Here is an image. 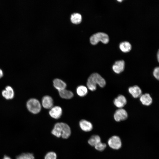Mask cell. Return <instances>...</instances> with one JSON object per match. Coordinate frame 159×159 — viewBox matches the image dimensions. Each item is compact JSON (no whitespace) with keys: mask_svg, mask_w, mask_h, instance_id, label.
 Wrapping results in <instances>:
<instances>
[{"mask_svg":"<svg viewBox=\"0 0 159 159\" xmlns=\"http://www.w3.org/2000/svg\"><path fill=\"white\" fill-rule=\"evenodd\" d=\"M3 159H11L10 157H9L7 156L4 155Z\"/></svg>","mask_w":159,"mask_h":159,"instance_id":"obj_28","label":"cell"},{"mask_svg":"<svg viewBox=\"0 0 159 159\" xmlns=\"http://www.w3.org/2000/svg\"><path fill=\"white\" fill-rule=\"evenodd\" d=\"M50 116L55 119H58L60 117L62 114V108L59 106L53 107L49 112Z\"/></svg>","mask_w":159,"mask_h":159,"instance_id":"obj_7","label":"cell"},{"mask_svg":"<svg viewBox=\"0 0 159 159\" xmlns=\"http://www.w3.org/2000/svg\"><path fill=\"white\" fill-rule=\"evenodd\" d=\"M54 87L58 91L65 89L67 86L66 83L64 81L59 79H55L53 81Z\"/></svg>","mask_w":159,"mask_h":159,"instance_id":"obj_15","label":"cell"},{"mask_svg":"<svg viewBox=\"0 0 159 159\" xmlns=\"http://www.w3.org/2000/svg\"><path fill=\"white\" fill-rule=\"evenodd\" d=\"M139 98L140 102L144 105L149 106L152 103V98L148 93L142 94Z\"/></svg>","mask_w":159,"mask_h":159,"instance_id":"obj_13","label":"cell"},{"mask_svg":"<svg viewBox=\"0 0 159 159\" xmlns=\"http://www.w3.org/2000/svg\"><path fill=\"white\" fill-rule=\"evenodd\" d=\"M131 46L127 42H124L120 43L119 48L120 50L124 52H129L131 49Z\"/></svg>","mask_w":159,"mask_h":159,"instance_id":"obj_19","label":"cell"},{"mask_svg":"<svg viewBox=\"0 0 159 159\" xmlns=\"http://www.w3.org/2000/svg\"><path fill=\"white\" fill-rule=\"evenodd\" d=\"M94 147L97 150L101 151L104 150L106 148V145L105 143L101 142L97 144Z\"/></svg>","mask_w":159,"mask_h":159,"instance_id":"obj_23","label":"cell"},{"mask_svg":"<svg viewBox=\"0 0 159 159\" xmlns=\"http://www.w3.org/2000/svg\"><path fill=\"white\" fill-rule=\"evenodd\" d=\"M106 84V82L104 79L97 73L91 74L88 77L87 83V88L92 91L96 90L97 85L101 87H103Z\"/></svg>","mask_w":159,"mask_h":159,"instance_id":"obj_1","label":"cell"},{"mask_svg":"<svg viewBox=\"0 0 159 159\" xmlns=\"http://www.w3.org/2000/svg\"><path fill=\"white\" fill-rule=\"evenodd\" d=\"M3 76V72L2 70L0 69V78L2 77Z\"/></svg>","mask_w":159,"mask_h":159,"instance_id":"obj_27","label":"cell"},{"mask_svg":"<svg viewBox=\"0 0 159 159\" xmlns=\"http://www.w3.org/2000/svg\"><path fill=\"white\" fill-rule=\"evenodd\" d=\"M128 91L129 93L134 98L140 97L142 94L141 89L137 85L130 87Z\"/></svg>","mask_w":159,"mask_h":159,"instance_id":"obj_9","label":"cell"},{"mask_svg":"<svg viewBox=\"0 0 159 159\" xmlns=\"http://www.w3.org/2000/svg\"><path fill=\"white\" fill-rule=\"evenodd\" d=\"M26 105L28 110L32 113L37 114L41 111V105L39 101L36 99H29L27 101Z\"/></svg>","mask_w":159,"mask_h":159,"instance_id":"obj_3","label":"cell"},{"mask_svg":"<svg viewBox=\"0 0 159 159\" xmlns=\"http://www.w3.org/2000/svg\"><path fill=\"white\" fill-rule=\"evenodd\" d=\"M62 127V137L64 139H67L70 135L71 130L69 126L67 124L61 122Z\"/></svg>","mask_w":159,"mask_h":159,"instance_id":"obj_11","label":"cell"},{"mask_svg":"<svg viewBox=\"0 0 159 159\" xmlns=\"http://www.w3.org/2000/svg\"><path fill=\"white\" fill-rule=\"evenodd\" d=\"M70 19L71 22L73 24H80L82 20V16L78 13H73L71 15Z\"/></svg>","mask_w":159,"mask_h":159,"instance_id":"obj_21","label":"cell"},{"mask_svg":"<svg viewBox=\"0 0 159 159\" xmlns=\"http://www.w3.org/2000/svg\"><path fill=\"white\" fill-rule=\"evenodd\" d=\"M157 57L158 61L159 63V49H158L157 52Z\"/></svg>","mask_w":159,"mask_h":159,"instance_id":"obj_26","label":"cell"},{"mask_svg":"<svg viewBox=\"0 0 159 159\" xmlns=\"http://www.w3.org/2000/svg\"><path fill=\"white\" fill-rule=\"evenodd\" d=\"M57 155L55 152H50L46 154L44 159H57Z\"/></svg>","mask_w":159,"mask_h":159,"instance_id":"obj_24","label":"cell"},{"mask_svg":"<svg viewBox=\"0 0 159 159\" xmlns=\"http://www.w3.org/2000/svg\"><path fill=\"white\" fill-rule=\"evenodd\" d=\"M76 92L79 96L84 97L87 95L88 89L84 85H80L77 87Z\"/></svg>","mask_w":159,"mask_h":159,"instance_id":"obj_20","label":"cell"},{"mask_svg":"<svg viewBox=\"0 0 159 159\" xmlns=\"http://www.w3.org/2000/svg\"><path fill=\"white\" fill-rule=\"evenodd\" d=\"M153 75L156 79L159 80V67H156L154 69Z\"/></svg>","mask_w":159,"mask_h":159,"instance_id":"obj_25","label":"cell"},{"mask_svg":"<svg viewBox=\"0 0 159 159\" xmlns=\"http://www.w3.org/2000/svg\"><path fill=\"white\" fill-rule=\"evenodd\" d=\"M101 142V138L97 135H92L88 141V144L94 147H95L97 144Z\"/></svg>","mask_w":159,"mask_h":159,"instance_id":"obj_18","label":"cell"},{"mask_svg":"<svg viewBox=\"0 0 159 159\" xmlns=\"http://www.w3.org/2000/svg\"><path fill=\"white\" fill-rule=\"evenodd\" d=\"M42 105L46 109H50L53 105V100L52 97L48 95L44 96L42 99Z\"/></svg>","mask_w":159,"mask_h":159,"instance_id":"obj_10","label":"cell"},{"mask_svg":"<svg viewBox=\"0 0 159 159\" xmlns=\"http://www.w3.org/2000/svg\"><path fill=\"white\" fill-rule=\"evenodd\" d=\"M16 159H34V157L32 153H23L17 156Z\"/></svg>","mask_w":159,"mask_h":159,"instance_id":"obj_22","label":"cell"},{"mask_svg":"<svg viewBox=\"0 0 159 159\" xmlns=\"http://www.w3.org/2000/svg\"><path fill=\"white\" fill-rule=\"evenodd\" d=\"M52 133L58 138L61 137L62 127L60 122L57 123L55 125Z\"/></svg>","mask_w":159,"mask_h":159,"instance_id":"obj_17","label":"cell"},{"mask_svg":"<svg viewBox=\"0 0 159 159\" xmlns=\"http://www.w3.org/2000/svg\"><path fill=\"white\" fill-rule=\"evenodd\" d=\"M59 95L62 98L70 99L72 98L74 94L71 91L65 89L59 91Z\"/></svg>","mask_w":159,"mask_h":159,"instance_id":"obj_16","label":"cell"},{"mask_svg":"<svg viewBox=\"0 0 159 159\" xmlns=\"http://www.w3.org/2000/svg\"><path fill=\"white\" fill-rule=\"evenodd\" d=\"M91 43L93 45L97 44L99 42L106 44L109 41L108 35L102 32L96 33L92 35L90 38Z\"/></svg>","mask_w":159,"mask_h":159,"instance_id":"obj_2","label":"cell"},{"mask_svg":"<svg viewBox=\"0 0 159 159\" xmlns=\"http://www.w3.org/2000/svg\"><path fill=\"white\" fill-rule=\"evenodd\" d=\"M128 117V114L124 109L119 108L115 112L114 115L115 120L117 122L126 120Z\"/></svg>","mask_w":159,"mask_h":159,"instance_id":"obj_5","label":"cell"},{"mask_svg":"<svg viewBox=\"0 0 159 159\" xmlns=\"http://www.w3.org/2000/svg\"><path fill=\"white\" fill-rule=\"evenodd\" d=\"M81 129L85 132H89L93 129V125L90 122L85 120H81L79 122Z\"/></svg>","mask_w":159,"mask_h":159,"instance_id":"obj_12","label":"cell"},{"mask_svg":"<svg viewBox=\"0 0 159 159\" xmlns=\"http://www.w3.org/2000/svg\"><path fill=\"white\" fill-rule=\"evenodd\" d=\"M3 96L6 99L9 100L12 99L14 97V92L12 88L10 86H7L5 90L2 92Z\"/></svg>","mask_w":159,"mask_h":159,"instance_id":"obj_14","label":"cell"},{"mask_svg":"<svg viewBox=\"0 0 159 159\" xmlns=\"http://www.w3.org/2000/svg\"><path fill=\"white\" fill-rule=\"evenodd\" d=\"M107 143L109 146L114 150H118L122 146V142L120 138L117 135L111 137L108 139Z\"/></svg>","mask_w":159,"mask_h":159,"instance_id":"obj_4","label":"cell"},{"mask_svg":"<svg viewBox=\"0 0 159 159\" xmlns=\"http://www.w3.org/2000/svg\"><path fill=\"white\" fill-rule=\"evenodd\" d=\"M125 68V63L123 60L116 61L112 66L113 71L117 74L122 72L124 70Z\"/></svg>","mask_w":159,"mask_h":159,"instance_id":"obj_6","label":"cell"},{"mask_svg":"<svg viewBox=\"0 0 159 159\" xmlns=\"http://www.w3.org/2000/svg\"><path fill=\"white\" fill-rule=\"evenodd\" d=\"M127 102L125 97L122 95H119L115 98L113 100L115 105L119 108H121L124 107Z\"/></svg>","mask_w":159,"mask_h":159,"instance_id":"obj_8","label":"cell"},{"mask_svg":"<svg viewBox=\"0 0 159 159\" xmlns=\"http://www.w3.org/2000/svg\"><path fill=\"white\" fill-rule=\"evenodd\" d=\"M117 1L120 2H122V0H117Z\"/></svg>","mask_w":159,"mask_h":159,"instance_id":"obj_29","label":"cell"}]
</instances>
